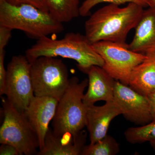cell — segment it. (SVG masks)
Listing matches in <instances>:
<instances>
[{
    "label": "cell",
    "instance_id": "6da1fadb",
    "mask_svg": "<svg viewBox=\"0 0 155 155\" xmlns=\"http://www.w3.org/2000/svg\"><path fill=\"white\" fill-rule=\"evenodd\" d=\"M144 7L129 3L123 8L110 4L92 14L84 24L85 36L91 44L101 41L125 43L128 33L135 28Z\"/></svg>",
    "mask_w": 155,
    "mask_h": 155
},
{
    "label": "cell",
    "instance_id": "7a4b0ae2",
    "mask_svg": "<svg viewBox=\"0 0 155 155\" xmlns=\"http://www.w3.org/2000/svg\"><path fill=\"white\" fill-rule=\"evenodd\" d=\"M25 56L29 62L42 56L69 58L76 61L78 69L84 73L92 66L102 67L104 64L85 35L74 32L67 33L60 39L48 36L39 39L26 51Z\"/></svg>",
    "mask_w": 155,
    "mask_h": 155
},
{
    "label": "cell",
    "instance_id": "3957f363",
    "mask_svg": "<svg viewBox=\"0 0 155 155\" xmlns=\"http://www.w3.org/2000/svg\"><path fill=\"white\" fill-rule=\"evenodd\" d=\"M0 26L22 31L38 40L64 29L63 23L49 12L31 5H11L5 0H0Z\"/></svg>",
    "mask_w": 155,
    "mask_h": 155
},
{
    "label": "cell",
    "instance_id": "277c9868",
    "mask_svg": "<svg viewBox=\"0 0 155 155\" xmlns=\"http://www.w3.org/2000/svg\"><path fill=\"white\" fill-rule=\"evenodd\" d=\"M88 80L79 81L77 77L69 79L67 90L59 100L52 120L53 133L57 137L77 136L86 126L87 107L83 102Z\"/></svg>",
    "mask_w": 155,
    "mask_h": 155
},
{
    "label": "cell",
    "instance_id": "5b68a950",
    "mask_svg": "<svg viewBox=\"0 0 155 155\" xmlns=\"http://www.w3.org/2000/svg\"><path fill=\"white\" fill-rule=\"evenodd\" d=\"M2 103L4 119L0 128L1 144L14 146L21 155L37 154L38 138L24 112L15 107L7 97L2 98Z\"/></svg>",
    "mask_w": 155,
    "mask_h": 155
},
{
    "label": "cell",
    "instance_id": "8992f818",
    "mask_svg": "<svg viewBox=\"0 0 155 155\" xmlns=\"http://www.w3.org/2000/svg\"><path fill=\"white\" fill-rule=\"evenodd\" d=\"M30 63L35 96L60 100L69 82L68 69L64 62L55 57L42 56Z\"/></svg>",
    "mask_w": 155,
    "mask_h": 155
},
{
    "label": "cell",
    "instance_id": "52a82bcc",
    "mask_svg": "<svg viewBox=\"0 0 155 155\" xmlns=\"http://www.w3.org/2000/svg\"><path fill=\"white\" fill-rule=\"evenodd\" d=\"M92 45L104 60V70L115 80L127 85L134 69L146 58L145 54L131 51L127 44L101 41Z\"/></svg>",
    "mask_w": 155,
    "mask_h": 155
},
{
    "label": "cell",
    "instance_id": "ba28073f",
    "mask_svg": "<svg viewBox=\"0 0 155 155\" xmlns=\"http://www.w3.org/2000/svg\"><path fill=\"white\" fill-rule=\"evenodd\" d=\"M7 71L5 95L15 107L23 112L35 97L30 63L25 55L14 56Z\"/></svg>",
    "mask_w": 155,
    "mask_h": 155
},
{
    "label": "cell",
    "instance_id": "9c48e42d",
    "mask_svg": "<svg viewBox=\"0 0 155 155\" xmlns=\"http://www.w3.org/2000/svg\"><path fill=\"white\" fill-rule=\"evenodd\" d=\"M114 101L122 115L130 122L144 125L152 121L147 97L117 81L114 87Z\"/></svg>",
    "mask_w": 155,
    "mask_h": 155
},
{
    "label": "cell",
    "instance_id": "30bf717a",
    "mask_svg": "<svg viewBox=\"0 0 155 155\" xmlns=\"http://www.w3.org/2000/svg\"><path fill=\"white\" fill-rule=\"evenodd\" d=\"M59 100L50 97H34L23 111L38 138L39 148L45 146V138L49 129V125L54 119Z\"/></svg>",
    "mask_w": 155,
    "mask_h": 155
},
{
    "label": "cell",
    "instance_id": "8fae6325",
    "mask_svg": "<svg viewBox=\"0 0 155 155\" xmlns=\"http://www.w3.org/2000/svg\"><path fill=\"white\" fill-rule=\"evenodd\" d=\"M122 114L114 101L104 105L87 107L86 127L89 134L90 143L93 144L107 135L111 121Z\"/></svg>",
    "mask_w": 155,
    "mask_h": 155
},
{
    "label": "cell",
    "instance_id": "7c38bea8",
    "mask_svg": "<svg viewBox=\"0 0 155 155\" xmlns=\"http://www.w3.org/2000/svg\"><path fill=\"white\" fill-rule=\"evenodd\" d=\"M85 73L88 75V88L83 98L86 107L94 105L98 101H114L116 81L102 67L92 66Z\"/></svg>",
    "mask_w": 155,
    "mask_h": 155
},
{
    "label": "cell",
    "instance_id": "4fadbf2b",
    "mask_svg": "<svg viewBox=\"0 0 155 155\" xmlns=\"http://www.w3.org/2000/svg\"><path fill=\"white\" fill-rule=\"evenodd\" d=\"M87 133L82 130L75 137L70 134L61 137L54 135L49 128L45 138L43 149L38 155H79L81 154L86 142Z\"/></svg>",
    "mask_w": 155,
    "mask_h": 155
},
{
    "label": "cell",
    "instance_id": "5bb4252c",
    "mask_svg": "<svg viewBox=\"0 0 155 155\" xmlns=\"http://www.w3.org/2000/svg\"><path fill=\"white\" fill-rule=\"evenodd\" d=\"M135 32L128 48L136 52L145 54L155 49V8L144 10L135 27Z\"/></svg>",
    "mask_w": 155,
    "mask_h": 155
},
{
    "label": "cell",
    "instance_id": "9a60e30c",
    "mask_svg": "<svg viewBox=\"0 0 155 155\" xmlns=\"http://www.w3.org/2000/svg\"><path fill=\"white\" fill-rule=\"evenodd\" d=\"M145 54L144 61L132 71L129 85L139 93L148 96L155 91V49Z\"/></svg>",
    "mask_w": 155,
    "mask_h": 155
},
{
    "label": "cell",
    "instance_id": "2e32d148",
    "mask_svg": "<svg viewBox=\"0 0 155 155\" xmlns=\"http://www.w3.org/2000/svg\"><path fill=\"white\" fill-rule=\"evenodd\" d=\"M50 14L61 23L80 16L79 0H45Z\"/></svg>",
    "mask_w": 155,
    "mask_h": 155
},
{
    "label": "cell",
    "instance_id": "e0dca14e",
    "mask_svg": "<svg viewBox=\"0 0 155 155\" xmlns=\"http://www.w3.org/2000/svg\"><path fill=\"white\" fill-rule=\"evenodd\" d=\"M120 151L119 143L115 139L107 135L94 143L84 146L81 155H115Z\"/></svg>",
    "mask_w": 155,
    "mask_h": 155
},
{
    "label": "cell",
    "instance_id": "ac0fdd59",
    "mask_svg": "<svg viewBox=\"0 0 155 155\" xmlns=\"http://www.w3.org/2000/svg\"><path fill=\"white\" fill-rule=\"evenodd\" d=\"M126 140L131 144L155 140V121L137 127L127 128L125 132Z\"/></svg>",
    "mask_w": 155,
    "mask_h": 155
},
{
    "label": "cell",
    "instance_id": "d6986e66",
    "mask_svg": "<svg viewBox=\"0 0 155 155\" xmlns=\"http://www.w3.org/2000/svg\"><path fill=\"white\" fill-rule=\"evenodd\" d=\"M120 5L126 3H135L143 7L148 6L145 0H85L80 7V16L86 17L90 14L91 11L94 6L101 3Z\"/></svg>",
    "mask_w": 155,
    "mask_h": 155
},
{
    "label": "cell",
    "instance_id": "ffe728a7",
    "mask_svg": "<svg viewBox=\"0 0 155 155\" xmlns=\"http://www.w3.org/2000/svg\"><path fill=\"white\" fill-rule=\"evenodd\" d=\"M5 50L0 51V95L5 94L7 79V71L4 64L5 61Z\"/></svg>",
    "mask_w": 155,
    "mask_h": 155
},
{
    "label": "cell",
    "instance_id": "44dd1931",
    "mask_svg": "<svg viewBox=\"0 0 155 155\" xmlns=\"http://www.w3.org/2000/svg\"><path fill=\"white\" fill-rule=\"evenodd\" d=\"M7 2L13 5L23 4L31 5L42 11L48 12L45 0H5Z\"/></svg>",
    "mask_w": 155,
    "mask_h": 155
},
{
    "label": "cell",
    "instance_id": "7402d4cb",
    "mask_svg": "<svg viewBox=\"0 0 155 155\" xmlns=\"http://www.w3.org/2000/svg\"><path fill=\"white\" fill-rule=\"evenodd\" d=\"M12 29L0 26V51L5 50L11 38Z\"/></svg>",
    "mask_w": 155,
    "mask_h": 155
},
{
    "label": "cell",
    "instance_id": "603a6c76",
    "mask_svg": "<svg viewBox=\"0 0 155 155\" xmlns=\"http://www.w3.org/2000/svg\"><path fill=\"white\" fill-rule=\"evenodd\" d=\"M1 155H21L19 150L14 146L2 143L0 147Z\"/></svg>",
    "mask_w": 155,
    "mask_h": 155
},
{
    "label": "cell",
    "instance_id": "cb8c5ba5",
    "mask_svg": "<svg viewBox=\"0 0 155 155\" xmlns=\"http://www.w3.org/2000/svg\"><path fill=\"white\" fill-rule=\"evenodd\" d=\"M152 121H155V91L148 96Z\"/></svg>",
    "mask_w": 155,
    "mask_h": 155
},
{
    "label": "cell",
    "instance_id": "d4e9b609",
    "mask_svg": "<svg viewBox=\"0 0 155 155\" xmlns=\"http://www.w3.org/2000/svg\"><path fill=\"white\" fill-rule=\"evenodd\" d=\"M148 6L149 7L155 8V0H145Z\"/></svg>",
    "mask_w": 155,
    "mask_h": 155
},
{
    "label": "cell",
    "instance_id": "484cf974",
    "mask_svg": "<svg viewBox=\"0 0 155 155\" xmlns=\"http://www.w3.org/2000/svg\"><path fill=\"white\" fill-rule=\"evenodd\" d=\"M150 143L151 147L153 148V149L155 150V140L150 142Z\"/></svg>",
    "mask_w": 155,
    "mask_h": 155
}]
</instances>
